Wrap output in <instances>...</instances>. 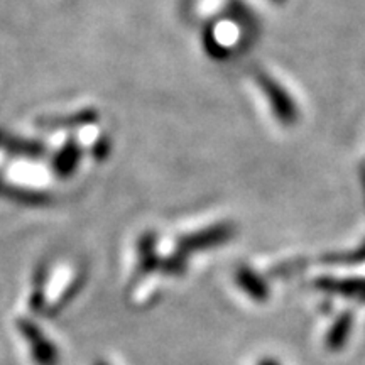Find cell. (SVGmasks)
Wrapping results in <instances>:
<instances>
[{"label": "cell", "instance_id": "1", "mask_svg": "<svg viewBox=\"0 0 365 365\" xmlns=\"http://www.w3.org/2000/svg\"><path fill=\"white\" fill-rule=\"evenodd\" d=\"M257 81L277 120H281V124L284 125H293L296 118H298V108H296V103L289 91L267 73H259Z\"/></svg>", "mask_w": 365, "mask_h": 365}, {"label": "cell", "instance_id": "4", "mask_svg": "<svg viewBox=\"0 0 365 365\" xmlns=\"http://www.w3.org/2000/svg\"><path fill=\"white\" fill-rule=\"evenodd\" d=\"M271 2H274V4H284L286 0H271Z\"/></svg>", "mask_w": 365, "mask_h": 365}, {"label": "cell", "instance_id": "2", "mask_svg": "<svg viewBox=\"0 0 365 365\" xmlns=\"http://www.w3.org/2000/svg\"><path fill=\"white\" fill-rule=\"evenodd\" d=\"M240 284L250 296H254V299H262L266 296V287L264 282L259 279L257 276L250 272H242L240 274Z\"/></svg>", "mask_w": 365, "mask_h": 365}, {"label": "cell", "instance_id": "3", "mask_svg": "<svg viewBox=\"0 0 365 365\" xmlns=\"http://www.w3.org/2000/svg\"><path fill=\"white\" fill-rule=\"evenodd\" d=\"M349 328H350V325H349V318L345 317L344 319H341L340 323H336L335 330L331 331V335H330V344H331V345H340L341 341L345 340L346 331H349Z\"/></svg>", "mask_w": 365, "mask_h": 365}, {"label": "cell", "instance_id": "5", "mask_svg": "<svg viewBox=\"0 0 365 365\" xmlns=\"http://www.w3.org/2000/svg\"><path fill=\"white\" fill-rule=\"evenodd\" d=\"M261 365H277L276 362H264V364H261Z\"/></svg>", "mask_w": 365, "mask_h": 365}]
</instances>
